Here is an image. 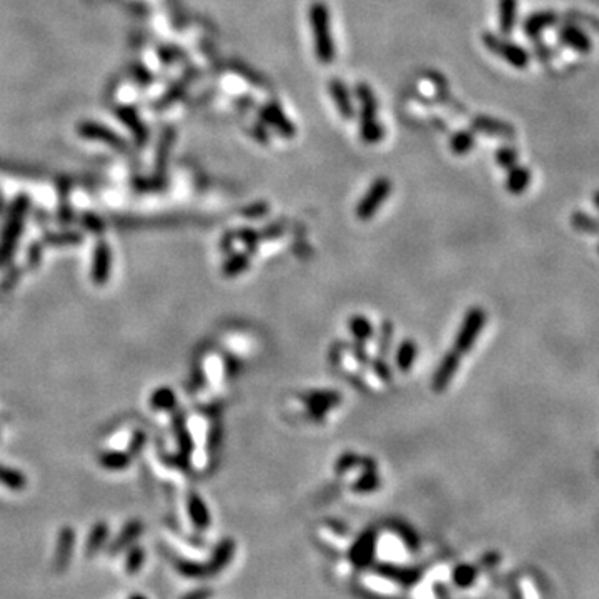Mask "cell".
<instances>
[{"label": "cell", "instance_id": "obj_1", "mask_svg": "<svg viewBox=\"0 0 599 599\" xmlns=\"http://www.w3.org/2000/svg\"><path fill=\"white\" fill-rule=\"evenodd\" d=\"M310 26H311V36H313V47L315 55L320 63L330 65L337 58V47L335 41L331 37L330 31V11L325 2L316 0L310 6Z\"/></svg>", "mask_w": 599, "mask_h": 599}, {"label": "cell", "instance_id": "obj_2", "mask_svg": "<svg viewBox=\"0 0 599 599\" xmlns=\"http://www.w3.org/2000/svg\"><path fill=\"white\" fill-rule=\"evenodd\" d=\"M357 97L362 105V114H360V135L365 144H378L383 139V126L378 122L377 114V99H374L373 90L367 84H358Z\"/></svg>", "mask_w": 599, "mask_h": 599}, {"label": "cell", "instance_id": "obj_3", "mask_svg": "<svg viewBox=\"0 0 599 599\" xmlns=\"http://www.w3.org/2000/svg\"><path fill=\"white\" fill-rule=\"evenodd\" d=\"M483 43L493 55L503 58L504 62H508L514 69H526L528 67L529 55L523 47L516 45L513 42L503 41L501 37L490 32L483 33Z\"/></svg>", "mask_w": 599, "mask_h": 599}, {"label": "cell", "instance_id": "obj_4", "mask_svg": "<svg viewBox=\"0 0 599 599\" xmlns=\"http://www.w3.org/2000/svg\"><path fill=\"white\" fill-rule=\"evenodd\" d=\"M485 321H486V315L483 310L475 308L470 311L468 316L465 318V323H463L461 326L460 333H458V337H456L455 352H451L455 357L460 358L461 353L470 352L471 347H473V343L476 342V338H478L480 331L483 330Z\"/></svg>", "mask_w": 599, "mask_h": 599}, {"label": "cell", "instance_id": "obj_5", "mask_svg": "<svg viewBox=\"0 0 599 599\" xmlns=\"http://www.w3.org/2000/svg\"><path fill=\"white\" fill-rule=\"evenodd\" d=\"M389 193H392V182L388 178L382 177L374 180L357 207V217L360 220H369L378 208L383 205L384 200L389 197Z\"/></svg>", "mask_w": 599, "mask_h": 599}, {"label": "cell", "instance_id": "obj_6", "mask_svg": "<svg viewBox=\"0 0 599 599\" xmlns=\"http://www.w3.org/2000/svg\"><path fill=\"white\" fill-rule=\"evenodd\" d=\"M260 119L265 122L266 125H270L271 129L279 131L284 139H293L296 135L295 125L288 120V117L284 114L281 107L275 102H269L260 109Z\"/></svg>", "mask_w": 599, "mask_h": 599}, {"label": "cell", "instance_id": "obj_7", "mask_svg": "<svg viewBox=\"0 0 599 599\" xmlns=\"http://www.w3.org/2000/svg\"><path fill=\"white\" fill-rule=\"evenodd\" d=\"M471 126H473L475 131L488 135V137H495L501 140H514L516 137L513 125H509L508 122H503L500 119H493V117H486V115L475 117V119L471 120Z\"/></svg>", "mask_w": 599, "mask_h": 599}, {"label": "cell", "instance_id": "obj_8", "mask_svg": "<svg viewBox=\"0 0 599 599\" xmlns=\"http://www.w3.org/2000/svg\"><path fill=\"white\" fill-rule=\"evenodd\" d=\"M74 544H75V534L72 528H63L58 534L55 556H53V571L57 574H62L67 568L70 566L72 554H74Z\"/></svg>", "mask_w": 599, "mask_h": 599}, {"label": "cell", "instance_id": "obj_9", "mask_svg": "<svg viewBox=\"0 0 599 599\" xmlns=\"http://www.w3.org/2000/svg\"><path fill=\"white\" fill-rule=\"evenodd\" d=\"M328 92H330L331 99H333L335 102V105H337L338 114L342 115L345 120H352L355 117V109H353L352 97H350V92L347 89V85H345V82L342 79H338V77L330 79Z\"/></svg>", "mask_w": 599, "mask_h": 599}, {"label": "cell", "instance_id": "obj_10", "mask_svg": "<svg viewBox=\"0 0 599 599\" xmlns=\"http://www.w3.org/2000/svg\"><path fill=\"white\" fill-rule=\"evenodd\" d=\"M559 41L566 47L573 48V50L579 53H588L593 47L591 38H589L588 33L584 32L583 28H579L576 23H566V26L559 31Z\"/></svg>", "mask_w": 599, "mask_h": 599}, {"label": "cell", "instance_id": "obj_11", "mask_svg": "<svg viewBox=\"0 0 599 599\" xmlns=\"http://www.w3.org/2000/svg\"><path fill=\"white\" fill-rule=\"evenodd\" d=\"M558 21H559V16L553 11L534 12L524 21V26H523L524 33L531 38L538 37L539 33H541L543 31H546V28L549 27H553Z\"/></svg>", "mask_w": 599, "mask_h": 599}, {"label": "cell", "instance_id": "obj_12", "mask_svg": "<svg viewBox=\"0 0 599 599\" xmlns=\"http://www.w3.org/2000/svg\"><path fill=\"white\" fill-rule=\"evenodd\" d=\"M142 529H144V526L140 521H130V523L122 529V533L119 534V536L115 538V541L112 543L109 553L117 554V553L124 551V549L129 548L131 543L137 541V538L142 534Z\"/></svg>", "mask_w": 599, "mask_h": 599}, {"label": "cell", "instance_id": "obj_13", "mask_svg": "<svg viewBox=\"0 0 599 599\" xmlns=\"http://www.w3.org/2000/svg\"><path fill=\"white\" fill-rule=\"evenodd\" d=\"M516 9H518V0H500L498 21L500 31L503 36H509L513 32L516 22Z\"/></svg>", "mask_w": 599, "mask_h": 599}, {"label": "cell", "instance_id": "obj_14", "mask_svg": "<svg viewBox=\"0 0 599 599\" xmlns=\"http://www.w3.org/2000/svg\"><path fill=\"white\" fill-rule=\"evenodd\" d=\"M531 182V173L526 167H514L509 168L508 178H506V188L509 193L519 195L523 193Z\"/></svg>", "mask_w": 599, "mask_h": 599}, {"label": "cell", "instance_id": "obj_15", "mask_svg": "<svg viewBox=\"0 0 599 599\" xmlns=\"http://www.w3.org/2000/svg\"><path fill=\"white\" fill-rule=\"evenodd\" d=\"M107 538H109V526L104 523L95 524L90 531L89 539H87V546H85L87 558H92L94 554L99 553L100 549L104 548Z\"/></svg>", "mask_w": 599, "mask_h": 599}, {"label": "cell", "instance_id": "obj_16", "mask_svg": "<svg viewBox=\"0 0 599 599\" xmlns=\"http://www.w3.org/2000/svg\"><path fill=\"white\" fill-rule=\"evenodd\" d=\"M473 147H475V135L471 134V131L460 130V131H456V134H453V137L450 139V149H451V152L456 155L470 153L471 150H473Z\"/></svg>", "mask_w": 599, "mask_h": 599}, {"label": "cell", "instance_id": "obj_17", "mask_svg": "<svg viewBox=\"0 0 599 599\" xmlns=\"http://www.w3.org/2000/svg\"><path fill=\"white\" fill-rule=\"evenodd\" d=\"M175 568L178 569V573L182 574V576L187 578H203L207 576V574H210L208 573V566L187 561V559H177V561H175Z\"/></svg>", "mask_w": 599, "mask_h": 599}, {"label": "cell", "instance_id": "obj_18", "mask_svg": "<svg viewBox=\"0 0 599 599\" xmlns=\"http://www.w3.org/2000/svg\"><path fill=\"white\" fill-rule=\"evenodd\" d=\"M232 549L233 548H232L230 543H222L220 546L217 548L215 554H213L212 564H210V566H208V573H210V574H217L218 571H220V569L228 563V559H230Z\"/></svg>", "mask_w": 599, "mask_h": 599}, {"label": "cell", "instance_id": "obj_19", "mask_svg": "<svg viewBox=\"0 0 599 599\" xmlns=\"http://www.w3.org/2000/svg\"><path fill=\"white\" fill-rule=\"evenodd\" d=\"M190 514H192L193 523L197 524L198 528H207L208 523H210L205 504H203L202 500L195 498V496L190 500Z\"/></svg>", "mask_w": 599, "mask_h": 599}, {"label": "cell", "instance_id": "obj_20", "mask_svg": "<svg viewBox=\"0 0 599 599\" xmlns=\"http://www.w3.org/2000/svg\"><path fill=\"white\" fill-rule=\"evenodd\" d=\"M145 563V551L140 546H134L126 554V561H125V569L126 573L130 574V576H134V574H137L140 571V568L144 566Z\"/></svg>", "mask_w": 599, "mask_h": 599}, {"label": "cell", "instance_id": "obj_21", "mask_svg": "<svg viewBox=\"0 0 599 599\" xmlns=\"http://www.w3.org/2000/svg\"><path fill=\"white\" fill-rule=\"evenodd\" d=\"M496 162L504 170L513 168L516 162H518V152L511 147H501L498 152H496Z\"/></svg>", "mask_w": 599, "mask_h": 599}, {"label": "cell", "instance_id": "obj_22", "mask_svg": "<svg viewBox=\"0 0 599 599\" xmlns=\"http://www.w3.org/2000/svg\"><path fill=\"white\" fill-rule=\"evenodd\" d=\"M573 223L576 225L579 230H584L588 233H599V222L594 220L589 215H583V213H576L573 217Z\"/></svg>", "mask_w": 599, "mask_h": 599}, {"label": "cell", "instance_id": "obj_23", "mask_svg": "<svg viewBox=\"0 0 599 599\" xmlns=\"http://www.w3.org/2000/svg\"><path fill=\"white\" fill-rule=\"evenodd\" d=\"M358 546H360V548H357V551H355L353 558H355V561H357V563H360V564H365V563L368 561L369 554H372V551H373V543H372V538L367 536V538L363 539L362 543H358Z\"/></svg>", "mask_w": 599, "mask_h": 599}, {"label": "cell", "instance_id": "obj_24", "mask_svg": "<svg viewBox=\"0 0 599 599\" xmlns=\"http://www.w3.org/2000/svg\"><path fill=\"white\" fill-rule=\"evenodd\" d=\"M415 358V345H403V348L399 350L398 353V365H401V368H408Z\"/></svg>", "mask_w": 599, "mask_h": 599}, {"label": "cell", "instance_id": "obj_25", "mask_svg": "<svg viewBox=\"0 0 599 599\" xmlns=\"http://www.w3.org/2000/svg\"><path fill=\"white\" fill-rule=\"evenodd\" d=\"M475 578V569L470 568V566H461L458 568V571L455 574V579L458 584H461V586H465V584H470L473 581Z\"/></svg>", "mask_w": 599, "mask_h": 599}, {"label": "cell", "instance_id": "obj_26", "mask_svg": "<svg viewBox=\"0 0 599 599\" xmlns=\"http://www.w3.org/2000/svg\"><path fill=\"white\" fill-rule=\"evenodd\" d=\"M212 596V591L208 589H195V591L185 594L182 599H208Z\"/></svg>", "mask_w": 599, "mask_h": 599}, {"label": "cell", "instance_id": "obj_27", "mask_svg": "<svg viewBox=\"0 0 599 599\" xmlns=\"http://www.w3.org/2000/svg\"><path fill=\"white\" fill-rule=\"evenodd\" d=\"M253 131H255V139L260 144H269L270 142L269 135H266V131H265V129H263L261 125H255V126H253Z\"/></svg>", "mask_w": 599, "mask_h": 599}, {"label": "cell", "instance_id": "obj_28", "mask_svg": "<svg viewBox=\"0 0 599 599\" xmlns=\"http://www.w3.org/2000/svg\"><path fill=\"white\" fill-rule=\"evenodd\" d=\"M129 599H147V598H145L144 594H131Z\"/></svg>", "mask_w": 599, "mask_h": 599}, {"label": "cell", "instance_id": "obj_29", "mask_svg": "<svg viewBox=\"0 0 599 599\" xmlns=\"http://www.w3.org/2000/svg\"><path fill=\"white\" fill-rule=\"evenodd\" d=\"M594 203H596V207L599 208V192L594 193Z\"/></svg>", "mask_w": 599, "mask_h": 599}]
</instances>
